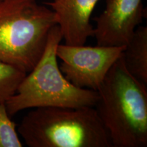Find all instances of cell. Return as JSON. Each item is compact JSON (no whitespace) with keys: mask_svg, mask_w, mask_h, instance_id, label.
Wrapping results in <instances>:
<instances>
[{"mask_svg":"<svg viewBox=\"0 0 147 147\" xmlns=\"http://www.w3.org/2000/svg\"><path fill=\"white\" fill-rule=\"evenodd\" d=\"M99 0H53L46 2L54 12L57 25L59 27L65 44L84 45L93 36L91 14Z\"/></svg>","mask_w":147,"mask_h":147,"instance_id":"obj_7","label":"cell"},{"mask_svg":"<svg viewBox=\"0 0 147 147\" xmlns=\"http://www.w3.org/2000/svg\"><path fill=\"white\" fill-rule=\"evenodd\" d=\"M97 92L95 110L113 147H146L147 86L127 70L122 55Z\"/></svg>","mask_w":147,"mask_h":147,"instance_id":"obj_1","label":"cell"},{"mask_svg":"<svg viewBox=\"0 0 147 147\" xmlns=\"http://www.w3.org/2000/svg\"><path fill=\"white\" fill-rule=\"evenodd\" d=\"M10 117L5 103H0V147H22L16 125Z\"/></svg>","mask_w":147,"mask_h":147,"instance_id":"obj_10","label":"cell"},{"mask_svg":"<svg viewBox=\"0 0 147 147\" xmlns=\"http://www.w3.org/2000/svg\"><path fill=\"white\" fill-rule=\"evenodd\" d=\"M26 72L0 61V103H5L15 94Z\"/></svg>","mask_w":147,"mask_h":147,"instance_id":"obj_9","label":"cell"},{"mask_svg":"<svg viewBox=\"0 0 147 147\" xmlns=\"http://www.w3.org/2000/svg\"><path fill=\"white\" fill-rule=\"evenodd\" d=\"M63 40L59 27L55 25L49 33L41 58L27 73L15 94L5 102L10 116L23 110L42 107H95L98 93L79 88L68 81L61 71L56 55L57 47Z\"/></svg>","mask_w":147,"mask_h":147,"instance_id":"obj_2","label":"cell"},{"mask_svg":"<svg viewBox=\"0 0 147 147\" xmlns=\"http://www.w3.org/2000/svg\"><path fill=\"white\" fill-rule=\"evenodd\" d=\"M125 46H71L58 45L57 57L62 61L60 69L71 84L96 91L110 68L120 58Z\"/></svg>","mask_w":147,"mask_h":147,"instance_id":"obj_5","label":"cell"},{"mask_svg":"<svg viewBox=\"0 0 147 147\" xmlns=\"http://www.w3.org/2000/svg\"><path fill=\"white\" fill-rule=\"evenodd\" d=\"M125 67L134 78L147 86V27L136 29L122 53Z\"/></svg>","mask_w":147,"mask_h":147,"instance_id":"obj_8","label":"cell"},{"mask_svg":"<svg viewBox=\"0 0 147 147\" xmlns=\"http://www.w3.org/2000/svg\"><path fill=\"white\" fill-rule=\"evenodd\" d=\"M142 0H106L105 8L93 21L97 45L125 46L144 17Z\"/></svg>","mask_w":147,"mask_h":147,"instance_id":"obj_6","label":"cell"},{"mask_svg":"<svg viewBox=\"0 0 147 147\" xmlns=\"http://www.w3.org/2000/svg\"><path fill=\"white\" fill-rule=\"evenodd\" d=\"M55 25L54 12L36 0H0V61L29 72Z\"/></svg>","mask_w":147,"mask_h":147,"instance_id":"obj_4","label":"cell"},{"mask_svg":"<svg viewBox=\"0 0 147 147\" xmlns=\"http://www.w3.org/2000/svg\"><path fill=\"white\" fill-rule=\"evenodd\" d=\"M17 131L29 147H113L94 107L34 108Z\"/></svg>","mask_w":147,"mask_h":147,"instance_id":"obj_3","label":"cell"}]
</instances>
